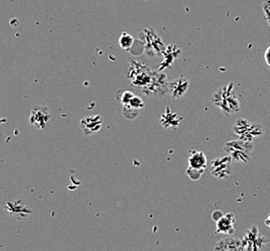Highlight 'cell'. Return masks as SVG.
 Here are the masks:
<instances>
[{
	"label": "cell",
	"instance_id": "cell-8",
	"mask_svg": "<svg viewBox=\"0 0 270 251\" xmlns=\"http://www.w3.org/2000/svg\"><path fill=\"white\" fill-rule=\"evenodd\" d=\"M207 167V159L202 151H191L188 157V168L198 170L204 173Z\"/></svg>",
	"mask_w": 270,
	"mask_h": 251
},
{
	"label": "cell",
	"instance_id": "cell-6",
	"mask_svg": "<svg viewBox=\"0 0 270 251\" xmlns=\"http://www.w3.org/2000/svg\"><path fill=\"white\" fill-rule=\"evenodd\" d=\"M210 251H246L242 238H236L233 236H227L218 240L212 246Z\"/></svg>",
	"mask_w": 270,
	"mask_h": 251
},
{
	"label": "cell",
	"instance_id": "cell-1",
	"mask_svg": "<svg viewBox=\"0 0 270 251\" xmlns=\"http://www.w3.org/2000/svg\"><path fill=\"white\" fill-rule=\"evenodd\" d=\"M211 102L227 116L240 111V103L235 92L234 82H230L229 84L218 88L212 95Z\"/></svg>",
	"mask_w": 270,
	"mask_h": 251
},
{
	"label": "cell",
	"instance_id": "cell-7",
	"mask_svg": "<svg viewBox=\"0 0 270 251\" xmlns=\"http://www.w3.org/2000/svg\"><path fill=\"white\" fill-rule=\"evenodd\" d=\"M236 222L235 215L228 213L216 221V232L226 236H233L236 233Z\"/></svg>",
	"mask_w": 270,
	"mask_h": 251
},
{
	"label": "cell",
	"instance_id": "cell-9",
	"mask_svg": "<svg viewBox=\"0 0 270 251\" xmlns=\"http://www.w3.org/2000/svg\"><path fill=\"white\" fill-rule=\"evenodd\" d=\"M189 89V81L184 78L183 76H179L177 79L174 81L170 82L169 85V91L170 93V96L174 100L181 99L182 97L185 96Z\"/></svg>",
	"mask_w": 270,
	"mask_h": 251
},
{
	"label": "cell",
	"instance_id": "cell-12",
	"mask_svg": "<svg viewBox=\"0 0 270 251\" xmlns=\"http://www.w3.org/2000/svg\"><path fill=\"white\" fill-rule=\"evenodd\" d=\"M119 46L123 48V49H129L132 47L133 44H134V38L131 36L130 34L124 32L121 34V36L119 38Z\"/></svg>",
	"mask_w": 270,
	"mask_h": 251
},
{
	"label": "cell",
	"instance_id": "cell-11",
	"mask_svg": "<svg viewBox=\"0 0 270 251\" xmlns=\"http://www.w3.org/2000/svg\"><path fill=\"white\" fill-rule=\"evenodd\" d=\"M32 114H35L37 116H31V124L39 129H44L47 121L50 119V114L48 113V111L43 108L40 109V108H35V109L32 110Z\"/></svg>",
	"mask_w": 270,
	"mask_h": 251
},
{
	"label": "cell",
	"instance_id": "cell-2",
	"mask_svg": "<svg viewBox=\"0 0 270 251\" xmlns=\"http://www.w3.org/2000/svg\"><path fill=\"white\" fill-rule=\"evenodd\" d=\"M224 150L226 155L230 156L233 160L240 163H246L251 159V154L254 150V143L238 138L225 144Z\"/></svg>",
	"mask_w": 270,
	"mask_h": 251
},
{
	"label": "cell",
	"instance_id": "cell-13",
	"mask_svg": "<svg viewBox=\"0 0 270 251\" xmlns=\"http://www.w3.org/2000/svg\"><path fill=\"white\" fill-rule=\"evenodd\" d=\"M262 7H263L264 14H265V19L270 26V0H265L263 2Z\"/></svg>",
	"mask_w": 270,
	"mask_h": 251
},
{
	"label": "cell",
	"instance_id": "cell-16",
	"mask_svg": "<svg viewBox=\"0 0 270 251\" xmlns=\"http://www.w3.org/2000/svg\"><path fill=\"white\" fill-rule=\"evenodd\" d=\"M223 213L221 212V211H214L213 213H212V218L215 220V221H217V220H219L222 216H223Z\"/></svg>",
	"mask_w": 270,
	"mask_h": 251
},
{
	"label": "cell",
	"instance_id": "cell-3",
	"mask_svg": "<svg viewBox=\"0 0 270 251\" xmlns=\"http://www.w3.org/2000/svg\"><path fill=\"white\" fill-rule=\"evenodd\" d=\"M233 132L239 139L253 142V139L264 135V129L261 124L251 123L247 119L239 118L233 127Z\"/></svg>",
	"mask_w": 270,
	"mask_h": 251
},
{
	"label": "cell",
	"instance_id": "cell-17",
	"mask_svg": "<svg viewBox=\"0 0 270 251\" xmlns=\"http://www.w3.org/2000/svg\"><path fill=\"white\" fill-rule=\"evenodd\" d=\"M265 223H266V225L269 227V228H270V215H268V217L266 218V220H265Z\"/></svg>",
	"mask_w": 270,
	"mask_h": 251
},
{
	"label": "cell",
	"instance_id": "cell-10",
	"mask_svg": "<svg viewBox=\"0 0 270 251\" xmlns=\"http://www.w3.org/2000/svg\"><path fill=\"white\" fill-rule=\"evenodd\" d=\"M160 121H161V125L163 128L175 131L179 127V125L182 121V117H180L177 113L172 112L170 110V108L168 107L166 108L165 113L162 114Z\"/></svg>",
	"mask_w": 270,
	"mask_h": 251
},
{
	"label": "cell",
	"instance_id": "cell-5",
	"mask_svg": "<svg viewBox=\"0 0 270 251\" xmlns=\"http://www.w3.org/2000/svg\"><path fill=\"white\" fill-rule=\"evenodd\" d=\"M232 161L233 159L228 155L214 160L211 174L217 179H227L232 174Z\"/></svg>",
	"mask_w": 270,
	"mask_h": 251
},
{
	"label": "cell",
	"instance_id": "cell-15",
	"mask_svg": "<svg viewBox=\"0 0 270 251\" xmlns=\"http://www.w3.org/2000/svg\"><path fill=\"white\" fill-rule=\"evenodd\" d=\"M264 58H265L266 63L270 67V46L267 48V50L265 52V55H264Z\"/></svg>",
	"mask_w": 270,
	"mask_h": 251
},
{
	"label": "cell",
	"instance_id": "cell-4",
	"mask_svg": "<svg viewBox=\"0 0 270 251\" xmlns=\"http://www.w3.org/2000/svg\"><path fill=\"white\" fill-rule=\"evenodd\" d=\"M242 242L246 251H262L268 244V238L261 235L257 226H252L246 230L242 237Z\"/></svg>",
	"mask_w": 270,
	"mask_h": 251
},
{
	"label": "cell",
	"instance_id": "cell-14",
	"mask_svg": "<svg viewBox=\"0 0 270 251\" xmlns=\"http://www.w3.org/2000/svg\"><path fill=\"white\" fill-rule=\"evenodd\" d=\"M186 174H187V176H188L190 179L193 180V181H197V180L201 179V177H202L203 172L198 171V170H194V169H190V168H187Z\"/></svg>",
	"mask_w": 270,
	"mask_h": 251
}]
</instances>
